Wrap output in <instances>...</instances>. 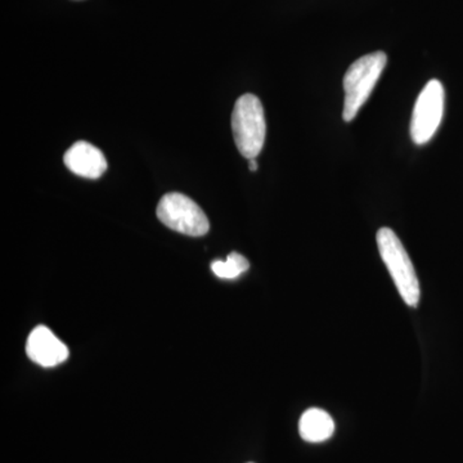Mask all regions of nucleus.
<instances>
[{
    "label": "nucleus",
    "instance_id": "nucleus-3",
    "mask_svg": "<svg viewBox=\"0 0 463 463\" xmlns=\"http://www.w3.org/2000/svg\"><path fill=\"white\" fill-rule=\"evenodd\" d=\"M232 132L243 157L257 158L264 147L265 115L260 99L254 94H243L232 112Z\"/></svg>",
    "mask_w": 463,
    "mask_h": 463
},
{
    "label": "nucleus",
    "instance_id": "nucleus-4",
    "mask_svg": "<svg viewBox=\"0 0 463 463\" xmlns=\"http://www.w3.org/2000/svg\"><path fill=\"white\" fill-rule=\"evenodd\" d=\"M157 218L170 230L200 237L210 230L209 219L203 209L183 194H167L157 206Z\"/></svg>",
    "mask_w": 463,
    "mask_h": 463
},
{
    "label": "nucleus",
    "instance_id": "nucleus-7",
    "mask_svg": "<svg viewBox=\"0 0 463 463\" xmlns=\"http://www.w3.org/2000/svg\"><path fill=\"white\" fill-rule=\"evenodd\" d=\"M63 161L70 172L83 178L99 179L108 170V160L102 151L84 141L67 149Z\"/></svg>",
    "mask_w": 463,
    "mask_h": 463
},
{
    "label": "nucleus",
    "instance_id": "nucleus-10",
    "mask_svg": "<svg viewBox=\"0 0 463 463\" xmlns=\"http://www.w3.org/2000/svg\"><path fill=\"white\" fill-rule=\"evenodd\" d=\"M249 169L251 170V172H257L258 163H257V160H255V158H252V160H250Z\"/></svg>",
    "mask_w": 463,
    "mask_h": 463
},
{
    "label": "nucleus",
    "instance_id": "nucleus-6",
    "mask_svg": "<svg viewBox=\"0 0 463 463\" xmlns=\"http://www.w3.org/2000/svg\"><path fill=\"white\" fill-rule=\"evenodd\" d=\"M26 353L33 364L47 368L63 364L70 354L69 347L45 326H38L29 335Z\"/></svg>",
    "mask_w": 463,
    "mask_h": 463
},
{
    "label": "nucleus",
    "instance_id": "nucleus-9",
    "mask_svg": "<svg viewBox=\"0 0 463 463\" xmlns=\"http://www.w3.org/2000/svg\"><path fill=\"white\" fill-rule=\"evenodd\" d=\"M249 267L248 259L239 252H231L224 261H213L212 270L219 279H236L241 274L248 272Z\"/></svg>",
    "mask_w": 463,
    "mask_h": 463
},
{
    "label": "nucleus",
    "instance_id": "nucleus-2",
    "mask_svg": "<svg viewBox=\"0 0 463 463\" xmlns=\"http://www.w3.org/2000/svg\"><path fill=\"white\" fill-rule=\"evenodd\" d=\"M386 63L388 56L383 52H373L359 58L347 69L344 76L345 100L343 111V118L346 123L354 120L359 109L370 99Z\"/></svg>",
    "mask_w": 463,
    "mask_h": 463
},
{
    "label": "nucleus",
    "instance_id": "nucleus-8",
    "mask_svg": "<svg viewBox=\"0 0 463 463\" xmlns=\"http://www.w3.org/2000/svg\"><path fill=\"white\" fill-rule=\"evenodd\" d=\"M298 432L309 443H322L334 435L335 422L326 411L309 408L298 421Z\"/></svg>",
    "mask_w": 463,
    "mask_h": 463
},
{
    "label": "nucleus",
    "instance_id": "nucleus-1",
    "mask_svg": "<svg viewBox=\"0 0 463 463\" xmlns=\"http://www.w3.org/2000/svg\"><path fill=\"white\" fill-rule=\"evenodd\" d=\"M376 241L381 259L388 268L399 294L408 307H416L421 298V288L412 260L405 251L403 243L395 232L388 227L381 228L377 232Z\"/></svg>",
    "mask_w": 463,
    "mask_h": 463
},
{
    "label": "nucleus",
    "instance_id": "nucleus-5",
    "mask_svg": "<svg viewBox=\"0 0 463 463\" xmlns=\"http://www.w3.org/2000/svg\"><path fill=\"white\" fill-rule=\"evenodd\" d=\"M444 88L439 80H430L420 93L411 118V137L416 145H425L440 127L444 114Z\"/></svg>",
    "mask_w": 463,
    "mask_h": 463
}]
</instances>
